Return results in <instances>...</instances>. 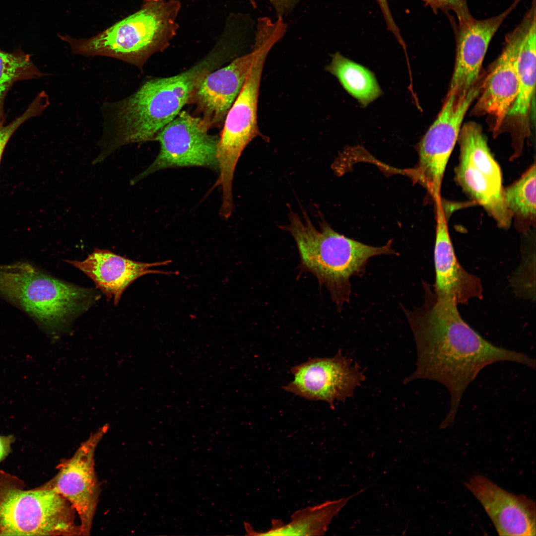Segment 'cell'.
Masks as SVG:
<instances>
[{"mask_svg":"<svg viewBox=\"0 0 536 536\" xmlns=\"http://www.w3.org/2000/svg\"><path fill=\"white\" fill-rule=\"evenodd\" d=\"M424 287L422 306L406 313L417 349V368L407 381L430 380L448 390L449 410L440 424L444 429L453 424L464 393L484 368L510 361L535 369L536 360L487 340L463 320L457 304Z\"/></svg>","mask_w":536,"mask_h":536,"instance_id":"obj_1","label":"cell"},{"mask_svg":"<svg viewBox=\"0 0 536 536\" xmlns=\"http://www.w3.org/2000/svg\"><path fill=\"white\" fill-rule=\"evenodd\" d=\"M178 74L146 81L132 95L116 102L111 113V130L100 141L101 162L115 150L130 143L155 140L192 98L198 85L219 60L214 51Z\"/></svg>","mask_w":536,"mask_h":536,"instance_id":"obj_2","label":"cell"},{"mask_svg":"<svg viewBox=\"0 0 536 536\" xmlns=\"http://www.w3.org/2000/svg\"><path fill=\"white\" fill-rule=\"evenodd\" d=\"M302 212V219L290 210L289 223L280 228L290 233L296 243L301 271L315 275L338 307L349 302L350 279L362 272L371 258L396 254L391 242L381 247L367 245L338 233L324 220L318 230L306 212Z\"/></svg>","mask_w":536,"mask_h":536,"instance_id":"obj_3","label":"cell"},{"mask_svg":"<svg viewBox=\"0 0 536 536\" xmlns=\"http://www.w3.org/2000/svg\"><path fill=\"white\" fill-rule=\"evenodd\" d=\"M181 7L180 0H143L138 10L95 36L59 37L73 54L114 58L141 69L151 56L163 52L176 36Z\"/></svg>","mask_w":536,"mask_h":536,"instance_id":"obj_4","label":"cell"},{"mask_svg":"<svg viewBox=\"0 0 536 536\" xmlns=\"http://www.w3.org/2000/svg\"><path fill=\"white\" fill-rule=\"evenodd\" d=\"M0 295L19 306L54 338L92 306L98 292L62 281L26 262L0 265Z\"/></svg>","mask_w":536,"mask_h":536,"instance_id":"obj_5","label":"cell"},{"mask_svg":"<svg viewBox=\"0 0 536 536\" xmlns=\"http://www.w3.org/2000/svg\"><path fill=\"white\" fill-rule=\"evenodd\" d=\"M24 481L0 470V536H81L75 509L55 491L26 489Z\"/></svg>","mask_w":536,"mask_h":536,"instance_id":"obj_6","label":"cell"},{"mask_svg":"<svg viewBox=\"0 0 536 536\" xmlns=\"http://www.w3.org/2000/svg\"><path fill=\"white\" fill-rule=\"evenodd\" d=\"M274 45L268 40L261 46L245 82L224 120L217 148L219 184L224 209L233 206L232 183L236 165L247 145L261 135L257 109L262 73L267 55Z\"/></svg>","mask_w":536,"mask_h":536,"instance_id":"obj_7","label":"cell"},{"mask_svg":"<svg viewBox=\"0 0 536 536\" xmlns=\"http://www.w3.org/2000/svg\"><path fill=\"white\" fill-rule=\"evenodd\" d=\"M481 80L464 95L448 92L436 120L419 141L418 162L413 169V178L429 192L435 201L441 199L443 176L457 142L464 118L477 98Z\"/></svg>","mask_w":536,"mask_h":536,"instance_id":"obj_8","label":"cell"},{"mask_svg":"<svg viewBox=\"0 0 536 536\" xmlns=\"http://www.w3.org/2000/svg\"><path fill=\"white\" fill-rule=\"evenodd\" d=\"M202 117L181 111L158 134L159 152L152 163L133 178L131 185L153 173L172 167L200 166L218 170L217 148L219 136L208 133Z\"/></svg>","mask_w":536,"mask_h":536,"instance_id":"obj_9","label":"cell"},{"mask_svg":"<svg viewBox=\"0 0 536 536\" xmlns=\"http://www.w3.org/2000/svg\"><path fill=\"white\" fill-rule=\"evenodd\" d=\"M536 5L533 1L520 23L506 35L501 53L482 79L473 113L492 117L493 132L496 135L501 131L517 96L519 53L529 26L536 19Z\"/></svg>","mask_w":536,"mask_h":536,"instance_id":"obj_10","label":"cell"},{"mask_svg":"<svg viewBox=\"0 0 536 536\" xmlns=\"http://www.w3.org/2000/svg\"><path fill=\"white\" fill-rule=\"evenodd\" d=\"M108 429L105 425L92 434L71 458L61 462L56 475L39 486L55 491L70 503L79 518L81 536L89 535L92 529L99 496L94 456Z\"/></svg>","mask_w":536,"mask_h":536,"instance_id":"obj_11","label":"cell"},{"mask_svg":"<svg viewBox=\"0 0 536 536\" xmlns=\"http://www.w3.org/2000/svg\"><path fill=\"white\" fill-rule=\"evenodd\" d=\"M294 379L283 389L309 400L323 401L334 408L345 401L364 381L358 365L341 350L334 357L315 358L291 368Z\"/></svg>","mask_w":536,"mask_h":536,"instance_id":"obj_12","label":"cell"},{"mask_svg":"<svg viewBox=\"0 0 536 536\" xmlns=\"http://www.w3.org/2000/svg\"><path fill=\"white\" fill-rule=\"evenodd\" d=\"M521 0H515L506 10L489 18L454 25L456 51L455 64L448 92L466 94L477 82L483 60L493 37Z\"/></svg>","mask_w":536,"mask_h":536,"instance_id":"obj_13","label":"cell"},{"mask_svg":"<svg viewBox=\"0 0 536 536\" xmlns=\"http://www.w3.org/2000/svg\"><path fill=\"white\" fill-rule=\"evenodd\" d=\"M484 508L500 536L536 535V503L510 493L482 475L465 483Z\"/></svg>","mask_w":536,"mask_h":536,"instance_id":"obj_14","label":"cell"},{"mask_svg":"<svg viewBox=\"0 0 536 536\" xmlns=\"http://www.w3.org/2000/svg\"><path fill=\"white\" fill-rule=\"evenodd\" d=\"M261 45L237 58L227 66L211 71L202 79L192 98L202 118L210 127L224 122L226 116L239 94L260 51Z\"/></svg>","mask_w":536,"mask_h":536,"instance_id":"obj_15","label":"cell"},{"mask_svg":"<svg viewBox=\"0 0 536 536\" xmlns=\"http://www.w3.org/2000/svg\"><path fill=\"white\" fill-rule=\"evenodd\" d=\"M436 204V226L434 250L435 270L434 294L456 304H467L482 298L479 278L465 270L456 256L449 235L441 201Z\"/></svg>","mask_w":536,"mask_h":536,"instance_id":"obj_16","label":"cell"},{"mask_svg":"<svg viewBox=\"0 0 536 536\" xmlns=\"http://www.w3.org/2000/svg\"><path fill=\"white\" fill-rule=\"evenodd\" d=\"M82 271L101 290L108 300L118 304L126 289L139 277L150 273L170 275L174 272L152 270L151 267L167 265L171 260L152 263L134 261L108 250L95 249L82 261H67Z\"/></svg>","mask_w":536,"mask_h":536,"instance_id":"obj_17","label":"cell"},{"mask_svg":"<svg viewBox=\"0 0 536 536\" xmlns=\"http://www.w3.org/2000/svg\"><path fill=\"white\" fill-rule=\"evenodd\" d=\"M536 19L529 26L520 47L517 64V94L504 121L512 123L511 132L514 151L512 156L514 158L521 155L526 138L530 134L529 116L536 85Z\"/></svg>","mask_w":536,"mask_h":536,"instance_id":"obj_18","label":"cell"},{"mask_svg":"<svg viewBox=\"0 0 536 536\" xmlns=\"http://www.w3.org/2000/svg\"><path fill=\"white\" fill-rule=\"evenodd\" d=\"M353 496L327 501L320 505L300 509L291 515V521L287 524L280 520H272L271 528L266 532H256L250 525L246 530L247 535H324L334 518Z\"/></svg>","mask_w":536,"mask_h":536,"instance_id":"obj_19","label":"cell"},{"mask_svg":"<svg viewBox=\"0 0 536 536\" xmlns=\"http://www.w3.org/2000/svg\"><path fill=\"white\" fill-rule=\"evenodd\" d=\"M455 179L463 190L480 205L501 228L508 229L512 222L503 196V187L494 184L471 166L460 161L455 169Z\"/></svg>","mask_w":536,"mask_h":536,"instance_id":"obj_20","label":"cell"},{"mask_svg":"<svg viewBox=\"0 0 536 536\" xmlns=\"http://www.w3.org/2000/svg\"><path fill=\"white\" fill-rule=\"evenodd\" d=\"M326 70L335 76L344 89L363 107L367 106L382 94L381 89L371 71L339 52L332 56Z\"/></svg>","mask_w":536,"mask_h":536,"instance_id":"obj_21","label":"cell"},{"mask_svg":"<svg viewBox=\"0 0 536 536\" xmlns=\"http://www.w3.org/2000/svg\"><path fill=\"white\" fill-rule=\"evenodd\" d=\"M536 168L534 163L519 179L503 188L504 200L515 226L524 234L536 225Z\"/></svg>","mask_w":536,"mask_h":536,"instance_id":"obj_22","label":"cell"},{"mask_svg":"<svg viewBox=\"0 0 536 536\" xmlns=\"http://www.w3.org/2000/svg\"><path fill=\"white\" fill-rule=\"evenodd\" d=\"M460 161L477 169L496 185L502 187V172L492 156L481 127L473 122L462 126L458 139Z\"/></svg>","mask_w":536,"mask_h":536,"instance_id":"obj_23","label":"cell"},{"mask_svg":"<svg viewBox=\"0 0 536 536\" xmlns=\"http://www.w3.org/2000/svg\"><path fill=\"white\" fill-rule=\"evenodd\" d=\"M44 75L32 62L30 56L20 49L10 53L0 49V125L4 124L6 120L4 101L13 84L18 81L39 78Z\"/></svg>","mask_w":536,"mask_h":536,"instance_id":"obj_24","label":"cell"},{"mask_svg":"<svg viewBox=\"0 0 536 536\" xmlns=\"http://www.w3.org/2000/svg\"><path fill=\"white\" fill-rule=\"evenodd\" d=\"M535 257V250L524 251L520 266L511 281L517 296L531 300L536 298Z\"/></svg>","mask_w":536,"mask_h":536,"instance_id":"obj_25","label":"cell"},{"mask_svg":"<svg viewBox=\"0 0 536 536\" xmlns=\"http://www.w3.org/2000/svg\"><path fill=\"white\" fill-rule=\"evenodd\" d=\"M47 107L45 100L36 96L21 115L7 125H0V164L5 146L15 131L26 121L40 115Z\"/></svg>","mask_w":536,"mask_h":536,"instance_id":"obj_26","label":"cell"},{"mask_svg":"<svg viewBox=\"0 0 536 536\" xmlns=\"http://www.w3.org/2000/svg\"><path fill=\"white\" fill-rule=\"evenodd\" d=\"M435 12L441 10L444 12L453 11L456 15L458 23L467 22L473 17L470 13L467 0H422Z\"/></svg>","mask_w":536,"mask_h":536,"instance_id":"obj_27","label":"cell"},{"mask_svg":"<svg viewBox=\"0 0 536 536\" xmlns=\"http://www.w3.org/2000/svg\"><path fill=\"white\" fill-rule=\"evenodd\" d=\"M385 20L388 29L391 32L396 31L398 27L392 14L387 0H377Z\"/></svg>","mask_w":536,"mask_h":536,"instance_id":"obj_28","label":"cell"},{"mask_svg":"<svg viewBox=\"0 0 536 536\" xmlns=\"http://www.w3.org/2000/svg\"><path fill=\"white\" fill-rule=\"evenodd\" d=\"M278 16L283 17L294 6L298 0H268Z\"/></svg>","mask_w":536,"mask_h":536,"instance_id":"obj_29","label":"cell"},{"mask_svg":"<svg viewBox=\"0 0 536 536\" xmlns=\"http://www.w3.org/2000/svg\"><path fill=\"white\" fill-rule=\"evenodd\" d=\"M15 439L13 435H0V462L11 452V445Z\"/></svg>","mask_w":536,"mask_h":536,"instance_id":"obj_30","label":"cell"},{"mask_svg":"<svg viewBox=\"0 0 536 536\" xmlns=\"http://www.w3.org/2000/svg\"><path fill=\"white\" fill-rule=\"evenodd\" d=\"M249 0L250 1V3H251V4L254 7H256V4L255 0Z\"/></svg>","mask_w":536,"mask_h":536,"instance_id":"obj_31","label":"cell"}]
</instances>
